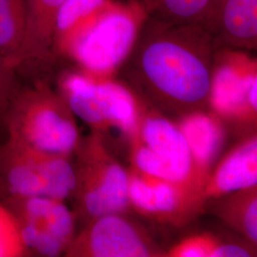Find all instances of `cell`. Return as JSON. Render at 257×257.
Returning <instances> with one entry per match:
<instances>
[{
  "label": "cell",
  "mask_w": 257,
  "mask_h": 257,
  "mask_svg": "<svg viewBox=\"0 0 257 257\" xmlns=\"http://www.w3.org/2000/svg\"><path fill=\"white\" fill-rule=\"evenodd\" d=\"M71 157L48 154L13 139L1 144L0 195H37L66 200L74 195Z\"/></svg>",
  "instance_id": "cell-4"
},
{
  "label": "cell",
  "mask_w": 257,
  "mask_h": 257,
  "mask_svg": "<svg viewBox=\"0 0 257 257\" xmlns=\"http://www.w3.org/2000/svg\"><path fill=\"white\" fill-rule=\"evenodd\" d=\"M221 241L208 232L182 239L166 252L170 257H214Z\"/></svg>",
  "instance_id": "cell-21"
},
{
  "label": "cell",
  "mask_w": 257,
  "mask_h": 257,
  "mask_svg": "<svg viewBox=\"0 0 257 257\" xmlns=\"http://www.w3.org/2000/svg\"><path fill=\"white\" fill-rule=\"evenodd\" d=\"M27 256L16 219L0 200V257Z\"/></svg>",
  "instance_id": "cell-20"
},
{
  "label": "cell",
  "mask_w": 257,
  "mask_h": 257,
  "mask_svg": "<svg viewBox=\"0 0 257 257\" xmlns=\"http://www.w3.org/2000/svg\"><path fill=\"white\" fill-rule=\"evenodd\" d=\"M150 14L148 1H113L75 36L65 51L81 71L112 77L123 67Z\"/></svg>",
  "instance_id": "cell-2"
},
{
  "label": "cell",
  "mask_w": 257,
  "mask_h": 257,
  "mask_svg": "<svg viewBox=\"0 0 257 257\" xmlns=\"http://www.w3.org/2000/svg\"><path fill=\"white\" fill-rule=\"evenodd\" d=\"M64 0H27L24 37L16 70L28 62L48 61L54 52L55 20Z\"/></svg>",
  "instance_id": "cell-15"
},
{
  "label": "cell",
  "mask_w": 257,
  "mask_h": 257,
  "mask_svg": "<svg viewBox=\"0 0 257 257\" xmlns=\"http://www.w3.org/2000/svg\"><path fill=\"white\" fill-rule=\"evenodd\" d=\"M199 24L218 48L255 49L257 0H211Z\"/></svg>",
  "instance_id": "cell-11"
},
{
  "label": "cell",
  "mask_w": 257,
  "mask_h": 257,
  "mask_svg": "<svg viewBox=\"0 0 257 257\" xmlns=\"http://www.w3.org/2000/svg\"><path fill=\"white\" fill-rule=\"evenodd\" d=\"M208 106L220 119L256 123V60L227 49L217 52Z\"/></svg>",
  "instance_id": "cell-7"
},
{
  "label": "cell",
  "mask_w": 257,
  "mask_h": 257,
  "mask_svg": "<svg viewBox=\"0 0 257 257\" xmlns=\"http://www.w3.org/2000/svg\"><path fill=\"white\" fill-rule=\"evenodd\" d=\"M193 158L196 183L201 192L225 141L222 121L214 113L192 110L177 123Z\"/></svg>",
  "instance_id": "cell-14"
},
{
  "label": "cell",
  "mask_w": 257,
  "mask_h": 257,
  "mask_svg": "<svg viewBox=\"0 0 257 257\" xmlns=\"http://www.w3.org/2000/svg\"><path fill=\"white\" fill-rule=\"evenodd\" d=\"M131 139H137L162 158L174 170L178 180L192 187L200 196L191 152L177 124L144 110L138 132Z\"/></svg>",
  "instance_id": "cell-12"
},
{
  "label": "cell",
  "mask_w": 257,
  "mask_h": 257,
  "mask_svg": "<svg viewBox=\"0 0 257 257\" xmlns=\"http://www.w3.org/2000/svg\"><path fill=\"white\" fill-rule=\"evenodd\" d=\"M18 92L16 70L0 55V124H3L6 112Z\"/></svg>",
  "instance_id": "cell-22"
},
{
  "label": "cell",
  "mask_w": 257,
  "mask_h": 257,
  "mask_svg": "<svg viewBox=\"0 0 257 257\" xmlns=\"http://www.w3.org/2000/svg\"><path fill=\"white\" fill-rule=\"evenodd\" d=\"M257 186L256 135L241 141L211 170L200 192L201 202Z\"/></svg>",
  "instance_id": "cell-13"
},
{
  "label": "cell",
  "mask_w": 257,
  "mask_h": 257,
  "mask_svg": "<svg viewBox=\"0 0 257 257\" xmlns=\"http://www.w3.org/2000/svg\"><path fill=\"white\" fill-rule=\"evenodd\" d=\"M217 206V215L249 244L257 243V186L229 193Z\"/></svg>",
  "instance_id": "cell-17"
},
{
  "label": "cell",
  "mask_w": 257,
  "mask_h": 257,
  "mask_svg": "<svg viewBox=\"0 0 257 257\" xmlns=\"http://www.w3.org/2000/svg\"><path fill=\"white\" fill-rule=\"evenodd\" d=\"M81 105L87 118L99 133L116 128L128 140L137 134L144 111L131 88L112 77L89 74L81 87Z\"/></svg>",
  "instance_id": "cell-9"
},
{
  "label": "cell",
  "mask_w": 257,
  "mask_h": 257,
  "mask_svg": "<svg viewBox=\"0 0 257 257\" xmlns=\"http://www.w3.org/2000/svg\"><path fill=\"white\" fill-rule=\"evenodd\" d=\"M8 137L28 147L71 157L80 143L76 117L46 85L17 92L3 121Z\"/></svg>",
  "instance_id": "cell-3"
},
{
  "label": "cell",
  "mask_w": 257,
  "mask_h": 257,
  "mask_svg": "<svg viewBox=\"0 0 257 257\" xmlns=\"http://www.w3.org/2000/svg\"><path fill=\"white\" fill-rule=\"evenodd\" d=\"M111 2L112 0H64L55 20V54L64 55L75 36Z\"/></svg>",
  "instance_id": "cell-16"
},
{
  "label": "cell",
  "mask_w": 257,
  "mask_h": 257,
  "mask_svg": "<svg viewBox=\"0 0 257 257\" xmlns=\"http://www.w3.org/2000/svg\"><path fill=\"white\" fill-rule=\"evenodd\" d=\"M211 0H148L150 14L177 23H199Z\"/></svg>",
  "instance_id": "cell-19"
},
{
  "label": "cell",
  "mask_w": 257,
  "mask_h": 257,
  "mask_svg": "<svg viewBox=\"0 0 257 257\" xmlns=\"http://www.w3.org/2000/svg\"><path fill=\"white\" fill-rule=\"evenodd\" d=\"M74 196L80 215L89 221L120 213L130 207L128 171L114 160L104 146L101 137L93 133L80 140L76 149Z\"/></svg>",
  "instance_id": "cell-5"
},
{
  "label": "cell",
  "mask_w": 257,
  "mask_h": 257,
  "mask_svg": "<svg viewBox=\"0 0 257 257\" xmlns=\"http://www.w3.org/2000/svg\"><path fill=\"white\" fill-rule=\"evenodd\" d=\"M13 213L27 256L63 255L75 235V218L64 200L37 195L1 199Z\"/></svg>",
  "instance_id": "cell-6"
},
{
  "label": "cell",
  "mask_w": 257,
  "mask_h": 257,
  "mask_svg": "<svg viewBox=\"0 0 257 257\" xmlns=\"http://www.w3.org/2000/svg\"><path fill=\"white\" fill-rule=\"evenodd\" d=\"M217 50L199 23L149 14L124 64L131 82L150 98L192 111L208 106Z\"/></svg>",
  "instance_id": "cell-1"
},
{
  "label": "cell",
  "mask_w": 257,
  "mask_h": 257,
  "mask_svg": "<svg viewBox=\"0 0 257 257\" xmlns=\"http://www.w3.org/2000/svg\"><path fill=\"white\" fill-rule=\"evenodd\" d=\"M68 257H150L163 253L147 233L120 213L88 221L75 233L64 254Z\"/></svg>",
  "instance_id": "cell-8"
},
{
  "label": "cell",
  "mask_w": 257,
  "mask_h": 257,
  "mask_svg": "<svg viewBox=\"0 0 257 257\" xmlns=\"http://www.w3.org/2000/svg\"><path fill=\"white\" fill-rule=\"evenodd\" d=\"M27 0H0V55L16 70L24 37Z\"/></svg>",
  "instance_id": "cell-18"
},
{
  "label": "cell",
  "mask_w": 257,
  "mask_h": 257,
  "mask_svg": "<svg viewBox=\"0 0 257 257\" xmlns=\"http://www.w3.org/2000/svg\"><path fill=\"white\" fill-rule=\"evenodd\" d=\"M0 149H1V144H0Z\"/></svg>",
  "instance_id": "cell-23"
},
{
  "label": "cell",
  "mask_w": 257,
  "mask_h": 257,
  "mask_svg": "<svg viewBox=\"0 0 257 257\" xmlns=\"http://www.w3.org/2000/svg\"><path fill=\"white\" fill-rule=\"evenodd\" d=\"M130 206L150 218L178 224L201 207L198 193L181 183L128 171Z\"/></svg>",
  "instance_id": "cell-10"
}]
</instances>
